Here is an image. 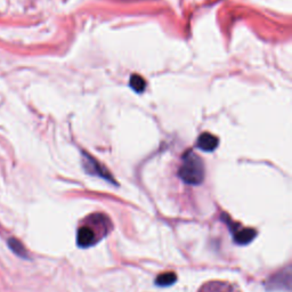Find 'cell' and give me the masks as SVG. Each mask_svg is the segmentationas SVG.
Listing matches in <instances>:
<instances>
[{"label": "cell", "mask_w": 292, "mask_h": 292, "mask_svg": "<svg viewBox=\"0 0 292 292\" xmlns=\"http://www.w3.org/2000/svg\"><path fill=\"white\" fill-rule=\"evenodd\" d=\"M112 229V221L104 214H92L83 218L78 226L76 243L80 248H89L105 238Z\"/></svg>", "instance_id": "cell-1"}, {"label": "cell", "mask_w": 292, "mask_h": 292, "mask_svg": "<svg viewBox=\"0 0 292 292\" xmlns=\"http://www.w3.org/2000/svg\"><path fill=\"white\" fill-rule=\"evenodd\" d=\"M182 160V166L178 171L180 179L190 185H200L203 182L206 173L202 159L193 151H187Z\"/></svg>", "instance_id": "cell-2"}, {"label": "cell", "mask_w": 292, "mask_h": 292, "mask_svg": "<svg viewBox=\"0 0 292 292\" xmlns=\"http://www.w3.org/2000/svg\"><path fill=\"white\" fill-rule=\"evenodd\" d=\"M83 156H85V159H83V167H85V170L87 172H89L90 175H97L102 177L104 179L113 182L112 177H111V173H109V171H107L102 165H99L98 162H96L95 159L90 158L89 155L85 154V153H83Z\"/></svg>", "instance_id": "cell-3"}, {"label": "cell", "mask_w": 292, "mask_h": 292, "mask_svg": "<svg viewBox=\"0 0 292 292\" xmlns=\"http://www.w3.org/2000/svg\"><path fill=\"white\" fill-rule=\"evenodd\" d=\"M199 292H241L238 287L228 282H220V281H211L203 284L200 288Z\"/></svg>", "instance_id": "cell-4"}, {"label": "cell", "mask_w": 292, "mask_h": 292, "mask_svg": "<svg viewBox=\"0 0 292 292\" xmlns=\"http://www.w3.org/2000/svg\"><path fill=\"white\" fill-rule=\"evenodd\" d=\"M231 228H233V236H234V240L236 243L239 244H248L255 239L256 236V231L252 228H245V227H239L238 225H234V227L231 226Z\"/></svg>", "instance_id": "cell-5"}, {"label": "cell", "mask_w": 292, "mask_h": 292, "mask_svg": "<svg viewBox=\"0 0 292 292\" xmlns=\"http://www.w3.org/2000/svg\"><path fill=\"white\" fill-rule=\"evenodd\" d=\"M196 146L204 152H213L218 146V138L210 133H203L197 138Z\"/></svg>", "instance_id": "cell-6"}, {"label": "cell", "mask_w": 292, "mask_h": 292, "mask_svg": "<svg viewBox=\"0 0 292 292\" xmlns=\"http://www.w3.org/2000/svg\"><path fill=\"white\" fill-rule=\"evenodd\" d=\"M176 280H177L176 274L172 272H168V273L160 274V275L156 277L155 283L158 284L159 287H169V286H172V284L176 282Z\"/></svg>", "instance_id": "cell-7"}, {"label": "cell", "mask_w": 292, "mask_h": 292, "mask_svg": "<svg viewBox=\"0 0 292 292\" xmlns=\"http://www.w3.org/2000/svg\"><path fill=\"white\" fill-rule=\"evenodd\" d=\"M8 245L12 251L17 255L19 257H22V258H27V252L24 245L21 243L19 240L15 238H12L8 240Z\"/></svg>", "instance_id": "cell-8"}, {"label": "cell", "mask_w": 292, "mask_h": 292, "mask_svg": "<svg viewBox=\"0 0 292 292\" xmlns=\"http://www.w3.org/2000/svg\"><path fill=\"white\" fill-rule=\"evenodd\" d=\"M130 87L136 93H143L146 87V81L143 79V76L133 74L130 78Z\"/></svg>", "instance_id": "cell-9"}]
</instances>
